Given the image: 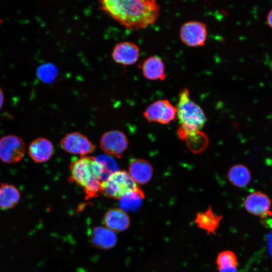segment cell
Returning <instances> with one entry per match:
<instances>
[{
    "label": "cell",
    "instance_id": "3957f363",
    "mask_svg": "<svg viewBox=\"0 0 272 272\" xmlns=\"http://www.w3.org/2000/svg\"><path fill=\"white\" fill-rule=\"evenodd\" d=\"M176 110L180 123L178 132L182 139L193 135L205 126V113L201 108L191 99L189 92L186 88L179 94Z\"/></svg>",
    "mask_w": 272,
    "mask_h": 272
},
{
    "label": "cell",
    "instance_id": "6da1fadb",
    "mask_svg": "<svg viewBox=\"0 0 272 272\" xmlns=\"http://www.w3.org/2000/svg\"><path fill=\"white\" fill-rule=\"evenodd\" d=\"M101 10L125 28L137 30L155 23L160 8L154 0H102Z\"/></svg>",
    "mask_w": 272,
    "mask_h": 272
},
{
    "label": "cell",
    "instance_id": "52a82bcc",
    "mask_svg": "<svg viewBox=\"0 0 272 272\" xmlns=\"http://www.w3.org/2000/svg\"><path fill=\"white\" fill-rule=\"evenodd\" d=\"M60 145L65 152L82 156L94 152L95 145L85 135L79 132L66 134L60 141Z\"/></svg>",
    "mask_w": 272,
    "mask_h": 272
},
{
    "label": "cell",
    "instance_id": "9c48e42d",
    "mask_svg": "<svg viewBox=\"0 0 272 272\" xmlns=\"http://www.w3.org/2000/svg\"><path fill=\"white\" fill-rule=\"evenodd\" d=\"M206 25L198 21H189L183 24L180 30V37L185 44L190 47L203 46L206 41Z\"/></svg>",
    "mask_w": 272,
    "mask_h": 272
},
{
    "label": "cell",
    "instance_id": "d6986e66",
    "mask_svg": "<svg viewBox=\"0 0 272 272\" xmlns=\"http://www.w3.org/2000/svg\"><path fill=\"white\" fill-rule=\"evenodd\" d=\"M230 182L238 187L247 185L251 179V174L248 168L242 164L235 165L231 167L228 173Z\"/></svg>",
    "mask_w": 272,
    "mask_h": 272
},
{
    "label": "cell",
    "instance_id": "ba28073f",
    "mask_svg": "<svg viewBox=\"0 0 272 272\" xmlns=\"http://www.w3.org/2000/svg\"><path fill=\"white\" fill-rule=\"evenodd\" d=\"M125 134L119 130H111L101 136L100 145L101 149L109 156L120 157L128 146Z\"/></svg>",
    "mask_w": 272,
    "mask_h": 272
},
{
    "label": "cell",
    "instance_id": "ac0fdd59",
    "mask_svg": "<svg viewBox=\"0 0 272 272\" xmlns=\"http://www.w3.org/2000/svg\"><path fill=\"white\" fill-rule=\"evenodd\" d=\"M20 199V192L14 185L2 183L0 185V208L4 210L15 207Z\"/></svg>",
    "mask_w": 272,
    "mask_h": 272
},
{
    "label": "cell",
    "instance_id": "44dd1931",
    "mask_svg": "<svg viewBox=\"0 0 272 272\" xmlns=\"http://www.w3.org/2000/svg\"><path fill=\"white\" fill-rule=\"evenodd\" d=\"M216 263L218 269L228 267H237L238 260L233 252L225 250L218 254Z\"/></svg>",
    "mask_w": 272,
    "mask_h": 272
},
{
    "label": "cell",
    "instance_id": "e0dca14e",
    "mask_svg": "<svg viewBox=\"0 0 272 272\" xmlns=\"http://www.w3.org/2000/svg\"><path fill=\"white\" fill-rule=\"evenodd\" d=\"M142 70L144 76L150 80H163L166 77L164 64L158 56H151L143 63Z\"/></svg>",
    "mask_w": 272,
    "mask_h": 272
},
{
    "label": "cell",
    "instance_id": "5bb4252c",
    "mask_svg": "<svg viewBox=\"0 0 272 272\" xmlns=\"http://www.w3.org/2000/svg\"><path fill=\"white\" fill-rule=\"evenodd\" d=\"M128 173L136 183L145 184L152 178L153 168L148 161L136 159L130 163Z\"/></svg>",
    "mask_w": 272,
    "mask_h": 272
},
{
    "label": "cell",
    "instance_id": "7a4b0ae2",
    "mask_svg": "<svg viewBox=\"0 0 272 272\" xmlns=\"http://www.w3.org/2000/svg\"><path fill=\"white\" fill-rule=\"evenodd\" d=\"M71 181L81 186L86 199L101 193L104 168L97 158L84 156L73 161L70 165Z\"/></svg>",
    "mask_w": 272,
    "mask_h": 272
},
{
    "label": "cell",
    "instance_id": "603a6c76",
    "mask_svg": "<svg viewBox=\"0 0 272 272\" xmlns=\"http://www.w3.org/2000/svg\"><path fill=\"white\" fill-rule=\"evenodd\" d=\"M219 272H237V267H228L218 269Z\"/></svg>",
    "mask_w": 272,
    "mask_h": 272
},
{
    "label": "cell",
    "instance_id": "277c9868",
    "mask_svg": "<svg viewBox=\"0 0 272 272\" xmlns=\"http://www.w3.org/2000/svg\"><path fill=\"white\" fill-rule=\"evenodd\" d=\"M141 190L128 173L124 170L114 172L102 181L101 184V193L119 200L130 192Z\"/></svg>",
    "mask_w": 272,
    "mask_h": 272
},
{
    "label": "cell",
    "instance_id": "d4e9b609",
    "mask_svg": "<svg viewBox=\"0 0 272 272\" xmlns=\"http://www.w3.org/2000/svg\"><path fill=\"white\" fill-rule=\"evenodd\" d=\"M4 96L3 90L0 88V110L1 109L4 103Z\"/></svg>",
    "mask_w": 272,
    "mask_h": 272
},
{
    "label": "cell",
    "instance_id": "7c38bea8",
    "mask_svg": "<svg viewBox=\"0 0 272 272\" xmlns=\"http://www.w3.org/2000/svg\"><path fill=\"white\" fill-rule=\"evenodd\" d=\"M103 222L105 227L113 232H122L128 228L130 220L126 212L121 208H114L105 213Z\"/></svg>",
    "mask_w": 272,
    "mask_h": 272
},
{
    "label": "cell",
    "instance_id": "4fadbf2b",
    "mask_svg": "<svg viewBox=\"0 0 272 272\" xmlns=\"http://www.w3.org/2000/svg\"><path fill=\"white\" fill-rule=\"evenodd\" d=\"M53 152L52 143L48 139L39 137L34 140L29 145L28 154L35 163L48 161Z\"/></svg>",
    "mask_w": 272,
    "mask_h": 272
},
{
    "label": "cell",
    "instance_id": "5b68a950",
    "mask_svg": "<svg viewBox=\"0 0 272 272\" xmlns=\"http://www.w3.org/2000/svg\"><path fill=\"white\" fill-rule=\"evenodd\" d=\"M25 144L20 137L9 134L0 139V160L7 164L20 161L25 153Z\"/></svg>",
    "mask_w": 272,
    "mask_h": 272
},
{
    "label": "cell",
    "instance_id": "9a60e30c",
    "mask_svg": "<svg viewBox=\"0 0 272 272\" xmlns=\"http://www.w3.org/2000/svg\"><path fill=\"white\" fill-rule=\"evenodd\" d=\"M90 240L96 247L107 250L113 248L117 243V236L115 232L106 227L97 226L91 231Z\"/></svg>",
    "mask_w": 272,
    "mask_h": 272
},
{
    "label": "cell",
    "instance_id": "ffe728a7",
    "mask_svg": "<svg viewBox=\"0 0 272 272\" xmlns=\"http://www.w3.org/2000/svg\"><path fill=\"white\" fill-rule=\"evenodd\" d=\"M144 197L142 190L130 192L119 199L120 208L125 212L135 211L141 206Z\"/></svg>",
    "mask_w": 272,
    "mask_h": 272
},
{
    "label": "cell",
    "instance_id": "7402d4cb",
    "mask_svg": "<svg viewBox=\"0 0 272 272\" xmlns=\"http://www.w3.org/2000/svg\"><path fill=\"white\" fill-rule=\"evenodd\" d=\"M55 72V69L52 65L44 64L38 69L37 75L41 80L48 82L53 79Z\"/></svg>",
    "mask_w": 272,
    "mask_h": 272
},
{
    "label": "cell",
    "instance_id": "30bf717a",
    "mask_svg": "<svg viewBox=\"0 0 272 272\" xmlns=\"http://www.w3.org/2000/svg\"><path fill=\"white\" fill-rule=\"evenodd\" d=\"M244 206L251 214L265 218L272 216L271 201L265 193L255 191L250 193L244 200Z\"/></svg>",
    "mask_w": 272,
    "mask_h": 272
},
{
    "label": "cell",
    "instance_id": "8fae6325",
    "mask_svg": "<svg viewBox=\"0 0 272 272\" xmlns=\"http://www.w3.org/2000/svg\"><path fill=\"white\" fill-rule=\"evenodd\" d=\"M140 53L139 47L135 43L122 41L115 45L111 56L115 62L126 66L135 63L139 59Z\"/></svg>",
    "mask_w": 272,
    "mask_h": 272
},
{
    "label": "cell",
    "instance_id": "2e32d148",
    "mask_svg": "<svg viewBox=\"0 0 272 272\" xmlns=\"http://www.w3.org/2000/svg\"><path fill=\"white\" fill-rule=\"evenodd\" d=\"M222 219V216L214 213L210 206L206 211L196 214L194 222L198 228L205 231L207 235H215Z\"/></svg>",
    "mask_w": 272,
    "mask_h": 272
},
{
    "label": "cell",
    "instance_id": "cb8c5ba5",
    "mask_svg": "<svg viewBox=\"0 0 272 272\" xmlns=\"http://www.w3.org/2000/svg\"><path fill=\"white\" fill-rule=\"evenodd\" d=\"M266 19L268 26L272 29V9L269 12Z\"/></svg>",
    "mask_w": 272,
    "mask_h": 272
},
{
    "label": "cell",
    "instance_id": "8992f818",
    "mask_svg": "<svg viewBox=\"0 0 272 272\" xmlns=\"http://www.w3.org/2000/svg\"><path fill=\"white\" fill-rule=\"evenodd\" d=\"M176 113V108L168 100L161 99L149 105L145 109L143 115L149 122L166 124L175 119Z\"/></svg>",
    "mask_w": 272,
    "mask_h": 272
}]
</instances>
